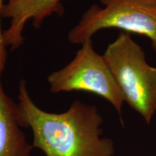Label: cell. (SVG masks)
<instances>
[{"label":"cell","instance_id":"obj_1","mask_svg":"<svg viewBox=\"0 0 156 156\" xmlns=\"http://www.w3.org/2000/svg\"><path fill=\"white\" fill-rule=\"evenodd\" d=\"M20 119L34 136L33 148L46 156H114V143L103 137V118L95 106L77 100L66 112L51 113L37 106L25 80L18 87Z\"/></svg>","mask_w":156,"mask_h":156},{"label":"cell","instance_id":"obj_2","mask_svg":"<svg viewBox=\"0 0 156 156\" xmlns=\"http://www.w3.org/2000/svg\"><path fill=\"white\" fill-rule=\"evenodd\" d=\"M103 56L125 102L151 124L156 113V67L147 63L141 46L131 34L122 32Z\"/></svg>","mask_w":156,"mask_h":156},{"label":"cell","instance_id":"obj_3","mask_svg":"<svg viewBox=\"0 0 156 156\" xmlns=\"http://www.w3.org/2000/svg\"><path fill=\"white\" fill-rule=\"evenodd\" d=\"M103 7L92 5L69 31L68 41L81 45L92 40L99 30L118 28L145 36L156 51V0H100Z\"/></svg>","mask_w":156,"mask_h":156},{"label":"cell","instance_id":"obj_4","mask_svg":"<svg viewBox=\"0 0 156 156\" xmlns=\"http://www.w3.org/2000/svg\"><path fill=\"white\" fill-rule=\"evenodd\" d=\"M51 93L83 91L108 101L122 114L124 98L103 55L95 51L92 40L81 45L74 58L48 75Z\"/></svg>","mask_w":156,"mask_h":156},{"label":"cell","instance_id":"obj_5","mask_svg":"<svg viewBox=\"0 0 156 156\" xmlns=\"http://www.w3.org/2000/svg\"><path fill=\"white\" fill-rule=\"evenodd\" d=\"M62 0H5L2 17L9 19V24L3 30L4 41L12 51L20 47L24 42L23 30L28 22L35 28H40L44 20L54 14L62 15Z\"/></svg>","mask_w":156,"mask_h":156},{"label":"cell","instance_id":"obj_6","mask_svg":"<svg viewBox=\"0 0 156 156\" xmlns=\"http://www.w3.org/2000/svg\"><path fill=\"white\" fill-rule=\"evenodd\" d=\"M0 73V156H30L32 145L21 129L17 103L7 95Z\"/></svg>","mask_w":156,"mask_h":156},{"label":"cell","instance_id":"obj_7","mask_svg":"<svg viewBox=\"0 0 156 156\" xmlns=\"http://www.w3.org/2000/svg\"><path fill=\"white\" fill-rule=\"evenodd\" d=\"M5 0H0V73H2L7 62V50L5 41H4L3 30L1 28V17H2V9Z\"/></svg>","mask_w":156,"mask_h":156}]
</instances>
